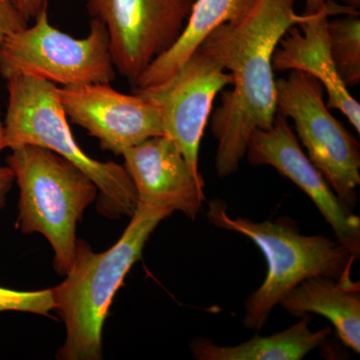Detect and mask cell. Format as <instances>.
Listing matches in <instances>:
<instances>
[{"instance_id": "cell-23", "label": "cell", "mask_w": 360, "mask_h": 360, "mask_svg": "<svg viewBox=\"0 0 360 360\" xmlns=\"http://www.w3.org/2000/svg\"><path fill=\"white\" fill-rule=\"evenodd\" d=\"M4 135H6V129H4V120L1 118V110H0V153L6 149L4 144Z\"/></svg>"}, {"instance_id": "cell-22", "label": "cell", "mask_w": 360, "mask_h": 360, "mask_svg": "<svg viewBox=\"0 0 360 360\" xmlns=\"http://www.w3.org/2000/svg\"><path fill=\"white\" fill-rule=\"evenodd\" d=\"M331 0H305V15L319 13L328 8Z\"/></svg>"}, {"instance_id": "cell-13", "label": "cell", "mask_w": 360, "mask_h": 360, "mask_svg": "<svg viewBox=\"0 0 360 360\" xmlns=\"http://www.w3.org/2000/svg\"><path fill=\"white\" fill-rule=\"evenodd\" d=\"M355 13V9L340 7L331 1L328 8L319 13L303 14L302 20L291 26L285 39L279 41L272 58V68L274 71H302L319 80L328 92V108L340 110L359 134L360 104L338 75L330 53L328 30L329 16Z\"/></svg>"}, {"instance_id": "cell-10", "label": "cell", "mask_w": 360, "mask_h": 360, "mask_svg": "<svg viewBox=\"0 0 360 360\" xmlns=\"http://www.w3.org/2000/svg\"><path fill=\"white\" fill-rule=\"evenodd\" d=\"M66 116L99 141L103 150L122 155L127 149L165 135L160 110L146 94H124L110 84L58 86Z\"/></svg>"}, {"instance_id": "cell-12", "label": "cell", "mask_w": 360, "mask_h": 360, "mask_svg": "<svg viewBox=\"0 0 360 360\" xmlns=\"http://www.w3.org/2000/svg\"><path fill=\"white\" fill-rule=\"evenodd\" d=\"M134 182L137 205L184 213L194 220L205 200V182L169 137H151L122 153Z\"/></svg>"}, {"instance_id": "cell-11", "label": "cell", "mask_w": 360, "mask_h": 360, "mask_svg": "<svg viewBox=\"0 0 360 360\" xmlns=\"http://www.w3.org/2000/svg\"><path fill=\"white\" fill-rule=\"evenodd\" d=\"M251 165H269L307 194L335 231V238L354 253L360 255V219L349 212L321 172L303 153L288 118L276 112L269 129L251 134L246 150Z\"/></svg>"}, {"instance_id": "cell-16", "label": "cell", "mask_w": 360, "mask_h": 360, "mask_svg": "<svg viewBox=\"0 0 360 360\" xmlns=\"http://www.w3.org/2000/svg\"><path fill=\"white\" fill-rule=\"evenodd\" d=\"M310 323V315H303L281 333L257 335L236 347H219L208 338H198L191 342V349L198 360H302L333 333L328 326L311 330Z\"/></svg>"}, {"instance_id": "cell-8", "label": "cell", "mask_w": 360, "mask_h": 360, "mask_svg": "<svg viewBox=\"0 0 360 360\" xmlns=\"http://www.w3.org/2000/svg\"><path fill=\"white\" fill-rule=\"evenodd\" d=\"M195 0H87L90 18L105 25L115 70L130 84L169 51Z\"/></svg>"}, {"instance_id": "cell-17", "label": "cell", "mask_w": 360, "mask_h": 360, "mask_svg": "<svg viewBox=\"0 0 360 360\" xmlns=\"http://www.w3.org/2000/svg\"><path fill=\"white\" fill-rule=\"evenodd\" d=\"M330 53L340 79L347 87L360 82V20L359 13L329 20Z\"/></svg>"}, {"instance_id": "cell-7", "label": "cell", "mask_w": 360, "mask_h": 360, "mask_svg": "<svg viewBox=\"0 0 360 360\" xmlns=\"http://www.w3.org/2000/svg\"><path fill=\"white\" fill-rule=\"evenodd\" d=\"M277 112L295 122L309 158L349 212L360 184L359 142L329 112L323 86L302 71L276 80Z\"/></svg>"}, {"instance_id": "cell-9", "label": "cell", "mask_w": 360, "mask_h": 360, "mask_svg": "<svg viewBox=\"0 0 360 360\" xmlns=\"http://www.w3.org/2000/svg\"><path fill=\"white\" fill-rule=\"evenodd\" d=\"M231 84V75L200 45L167 82L134 92L146 94L158 104L165 136L176 143L191 169L200 174V141L213 101Z\"/></svg>"}, {"instance_id": "cell-1", "label": "cell", "mask_w": 360, "mask_h": 360, "mask_svg": "<svg viewBox=\"0 0 360 360\" xmlns=\"http://www.w3.org/2000/svg\"><path fill=\"white\" fill-rule=\"evenodd\" d=\"M297 0H253L236 22L224 23L208 34L201 46L229 70L233 89L224 91L212 116L217 141L215 168L219 177L238 172L251 134L269 129L276 118V87L272 58L279 41L303 15Z\"/></svg>"}, {"instance_id": "cell-19", "label": "cell", "mask_w": 360, "mask_h": 360, "mask_svg": "<svg viewBox=\"0 0 360 360\" xmlns=\"http://www.w3.org/2000/svg\"><path fill=\"white\" fill-rule=\"evenodd\" d=\"M28 26V20L11 0H0V41Z\"/></svg>"}, {"instance_id": "cell-21", "label": "cell", "mask_w": 360, "mask_h": 360, "mask_svg": "<svg viewBox=\"0 0 360 360\" xmlns=\"http://www.w3.org/2000/svg\"><path fill=\"white\" fill-rule=\"evenodd\" d=\"M14 182L13 170L8 167H0V208L6 202V196Z\"/></svg>"}, {"instance_id": "cell-15", "label": "cell", "mask_w": 360, "mask_h": 360, "mask_svg": "<svg viewBox=\"0 0 360 360\" xmlns=\"http://www.w3.org/2000/svg\"><path fill=\"white\" fill-rule=\"evenodd\" d=\"M252 2L253 0H195L186 28L176 44L146 68L134 89H149L167 82L210 32L224 23L241 20Z\"/></svg>"}, {"instance_id": "cell-3", "label": "cell", "mask_w": 360, "mask_h": 360, "mask_svg": "<svg viewBox=\"0 0 360 360\" xmlns=\"http://www.w3.org/2000/svg\"><path fill=\"white\" fill-rule=\"evenodd\" d=\"M208 221L217 229L238 232L250 238L264 253L267 274L264 283L246 300L243 323L245 328L262 330L272 310L298 284L314 276L335 281L349 278L357 259L338 239L300 233L295 221L255 222L243 217L232 219L222 200L208 206Z\"/></svg>"}, {"instance_id": "cell-18", "label": "cell", "mask_w": 360, "mask_h": 360, "mask_svg": "<svg viewBox=\"0 0 360 360\" xmlns=\"http://www.w3.org/2000/svg\"><path fill=\"white\" fill-rule=\"evenodd\" d=\"M53 290L20 291L0 286V312L18 311L44 315L54 310Z\"/></svg>"}, {"instance_id": "cell-6", "label": "cell", "mask_w": 360, "mask_h": 360, "mask_svg": "<svg viewBox=\"0 0 360 360\" xmlns=\"http://www.w3.org/2000/svg\"><path fill=\"white\" fill-rule=\"evenodd\" d=\"M47 7L34 25L0 41V75L39 77L65 86L110 84L116 71L105 25L91 18L89 34L75 39L49 22Z\"/></svg>"}, {"instance_id": "cell-4", "label": "cell", "mask_w": 360, "mask_h": 360, "mask_svg": "<svg viewBox=\"0 0 360 360\" xmlns=\"http://www.w3.org/2000/svg\"><path fill=\"white\" fill-rule=\"evenodd\" d=\"M6 82V148L30 144L60 155L96 184L99 212L111 219L131 217L136 210L137 194L124 165L94 160L78 146L59 101L58 85L27 75Z\"/></svg>"}, {"instance_id": "cell-2", "label": "cell", "mask_w": 360, "mask_h": 360, "mask_svg": "<svg viewBox=\"0 0 360 360\" xmlns=\"http://www.w3.org/2000/svg\"><path fill=\"white\" fill-rule=\"evenodd\" d=\"M172 213L137 205L129 226L110 250L96 253L77 239L75 259L63 283L52 288L54 309L65 324L60 360L103 359V328L116 291L153 232Z\"/></svg>"}, {"instance_id": "cell-14", "label": "cell", "mask_w": 360, "mask_h": 360, "mask_svg": "<svg viewBox=\"0 0 360 360\" xmlns=\"http://www.w3.org/2000/svg\"><path fill=\"white\" fill-rule=\"evenodd\" d=\"M291 316L319 314L335 326L340 340L360 352L359 285L349 278L314 276L298 284L279 303Z\"/></svg>"}, {"instance_id": "cell-24", "label": "cell", "mask_w": 360, "mask_h": 360, "mask_svg": "<svg viewBox=\"0 0 360 360\" xmlns=\"http://www.w3.org/2000/svg\"><path fill=\"white\" fill-rule=\"evenodd\" d=\"M341 1L345 4V6L350 7V8L355 9V11H357L360 7V0H341Z\"/></svg>"}, {"instance_id": "cell-20", "label": "cell", "mask_w": 360, "mask_h": 360, "mask_svg": "<svg viewBox=\"0 0 360 360\" xmlns=\"http://www.w3.org/2000/svg\"><path fill=\"white\" fill-rule=\"evenodd\" d=\"M18 11L30 21L34 20L44 6H49V0H11Z\"/></svg>"}, {"instance_id": "cell-5", "label": "cell", "mask_w": 360, "mask_h": 360, "mask_svg": "<svg viewBox=\"0 0 360 360\" xmlns=\"http://www.w3.org/2000/svg\"><path fill=\"white\" fill-rule=\"evenodd\" d=\"M6 163L20 187L18 229L45 236L53 248L54 269L66 276L77 250V224L98 188L70 161L39 146L11 148Z\"/></svg>"}]
</instances>
